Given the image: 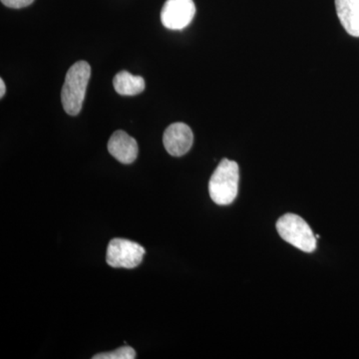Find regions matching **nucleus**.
Masks as SVG:
<instances>
[{"label": "nucleus", "instance_id": "f257e3e1", "mask_svg": "<svg viewBox=\"0 0 359 359\" xmlns=\"http://www.w3.org/2000/svg\"><path fill=\"white\" fill-rule=\"evenodd\" d=\"M90 76L91 67L86 61L75 63L66 73L61 101L67 114L76 116L81 111Z\"/></svg>", "mask_w": 359, "mask_h": 359}, {"label": "nucleus", "instance_id": "f03ea898", "mask_svg": "<svg viewBox=\"0 0 359 359\" xmlns=\"http://www.w3.org/2000/svg\"><path fill=\"white\" fill-rule=\"evenodd\" d=\"M238 165L235 161L223 159L215 170L209 182L211 199L217 205H230L237 198L238 191Z\"/></svg>", "mask_w": 359, "mask_h": 359}, {"label": "nucleus", "instance_id": "7ed1b4c3", "mask_svg": "<svg viewBox=\"0 0 359 359\" xmlns=\"http://www.w3.org/2000/svg\"><path fill=\"white\" fill-rule=\"evenodd\" d=\"M276 230L280 237L304 252H313L316 249V237L311 226L301 217L285 214L276 223Z\"/></svg>", "mask_w": 359, "mask_h": 359}, {"label": "nucleus", "instance_id": "20e7f679", "mask_svg": "<svg viewBox=\"0 0 359 359\" xmlns=\"http://www.w3.org/2000/svg\"><path fill=\"white\" fill-rule=\"evenodd\" d=\"M145 252V249L137 243L113 238L108 245L106 262L112 268L135 269L143 261Z\"/></svg>", "mask_w": 359, "mask_h": 359}, {"label": "nucleus", "instance_id": "39448f33", "mask_svg": "<svg viewBox=\"0 0 359 359\" xmlns=\"http://www.w3.org/2000/svg\"><path fill=\"white\" fill-rule=\"evenodd\" d=\"M195 14L193 0H167L161 11V21L168 29L182 30L192 22Z\"/></svg>", "mask_w": 359, "mask_h": 359}, {"label": "nucleus", "instance_id": "423d86ee", "mask_svg": "<svg viewBox=\"0 0 359 359\" xmlns=\"http://www.w3.org/2000/svg\"><path fill=\"white\" fill-rule=\"evenodd\" d=\"M194 135L185 123L178 122L170 125L163 136V144L167 152L174 157L187 154L192 148Z\"/></svg>", "mask_w": 359, "mask_h": 359}, {"label": "nucleus", "instance_id": "0eeeda50", "mask_svg": "<svg viewBox=\"0 0 359 359\" xmlns=\"http://www.w3.org/2000/svg\"><path fill=\"white\" fill-rule=\"evenodd\" d=\"M107 147L110 154L122 164H132L139 153L136 140L122 130L113 133Z\"/></svg>", "mask_w": 359, "mask_h": 359}, {"label": "nucleus", "instance_id": "6e6552de", "mask_svg": "<svg viewBox=\"0 0 359 359\" xmlns=\"http://www.w3.org/2000/svg\"><path fill=\"white\" fill-rule=\"evenodd\" d=\"M335 8L346 32L359 37V0H335Z\"/></svg>", "mask_w": 359, "mask_h": 359}, {"label": "nucleus", "instance_id": "1a4fd4ad", "mask_svg": "<svg viewBox=\"0 0 359 359\" xmlns=\"http://www.w3.org/2000/svg\"><path fill=\"white\" fill-rule=\"evenodd\" d=\"M113 85L120 95L135 96L145 89V80L141 76H134L128 71H121L115 75Z\"/></svg>", "mask_w": 359, "mask_h": 359}, {"label": "nucleus", "instance_id": "9d476101", "mask_svg": "<svg viewBox=\"0 0 359 359\" xmlns=\"http://www.w3.org/2000/svg\"><path fill=\"white\" fill-rule=\"evenodd\" d=\"M136 353L132 347L123 346L110 353H98L93 356V359H134Z\"/></svg>", "mask_w": 359, "mask_h": 359}, {"label": "nucleus", "instance_id": "9b49d317", "mask_svg": "<svg viewBox=\"0 0 359 359\" xmlns=\"http://www.w3.org/2000/svg\"><path fill=\"white\" fill-rule=\"evenodd\" d=\"M34 0H1L2 4L11 8L20 9L30 6Z\"/></svg>", "mask_w": 359, "mask_h": 359}, {"label": "nucleus", "instance_id": "f8f14e48", "mask_svg": "<svg viewBox=\"0 0 359 359\" xmlns=\"http://www.w3.org/2000/svg\"><path fill=\"white\" fill-rule=\"evenodd\" d=\"M6 84H4V79H0V97H4L6 94Z\"/></svg>", "mask_w": 359, "mask_h": 359}]
</instances>
